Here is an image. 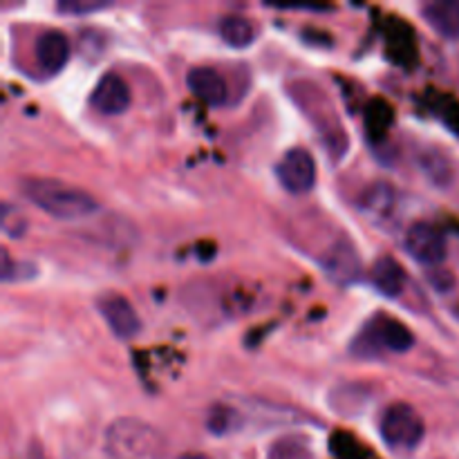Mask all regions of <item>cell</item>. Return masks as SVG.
I'll list each match as a JSON object with an SVG mask.
<instances>
[{
	"instance_id": "1",
	"label": "cell",
	"mask_w": 459,
	"mask_h": 459,
	"mask_svg": "<svg viewBox=\"0 0 459 459\" xmlns=\"http://www.w3.org/2000/svg\"><path fill=\"white\" fill-rule=\"evenodd\" d=\"M21 191L36 209L56 220H65V222L85 220L99 211V202L88 191L74 186V184L61 182V179H25Z\"/></svg>"
},
{
	"instance_id": "2",
	"label": "cell",
	"mask_w": 459,
	"mask_h": 459,
	"mask_svg": "<svg viewBox=\"0 0 459 459\" xmlns=\"http://www.w3.org/2000/svg\"><path fill=\"white\" fill-rule=\"evenodd\" d=\"M106 451L112 459H160L164 439L155 426L137 417H119L106 430Z\"/></svg>"
},
{
	"instance_id": "3",
	"label": "cell",
	"mask_w": 459,
	"mask_h": 459,
	"mask_svg": "<svg viewBox=\"0 0 459 459\" xmlns=\"http://www.w3.org/2000/svg\"><path fill=\"white\" fill-rule=\"evenodd\" d=\"M379 433L390 451L411 453L424 439L426 424L411 403H393L381 415Z\"/></svg>"
},
{
	"instance_id": "4",
	"label": "cell",
	"mask_w": 459,
	"mask_h": 459,
	"mask_svg": "<svg viewBox=\"0 0 459 459\" xmlns=\"http://www.w3.org/2000/svg\"><path fill=\"white\" fill-rule=\"evenodd\" d=\"M281 186L291 195H305L316 184V161L305 148H291L281 157L276 166Z\"/></svg>"
},
{
	"instance_id": "5",
	"label": "cell",
	"mask_w": 459,
	"mask_h": 459,
	"mask_svg": "<svg viewBox=\"0 0 459 459\" xmlns=\"http://www.w3.org/2000/svg\"><path fill=\"white\" fill-rule=\"evenodd\" d=\"M403 247L417 263L437 267L446 260V238L430 222H415L403 236Z\"/></svg>"
},
{
	"instance_id": "6",
	"label": "cell",
	"mask_w": 459,
	"mask_h": 459,
	"mask_svg": "<svg viewBox=\"0 0 459 459\" xmlns=\"http://www.w3.org/2000/svg\"><path fill=\"white\" fill-rule=\"evenodd\" d=\"M97 309L117 339L130 341L142 332L139 314L134 312V307L124 299V296L103 294L101 299L97 300Z\"/></svg>"
},
{
	"instance_id": "7",
	"label": "cell",
	"mask_w": 459,
	"mask_h": 459,
	"mask_svg": "<svg viewBox=\"0 0 459 459\" xmlns=\"http://www.w3.org/2000/svg\"><path fill=\"white\" fill-rule=\"evenodd\" d=\"M90 106L97 112L108 117L121 115V112L128 110L130 106V88L119 74L115 72H108L99 79V83L94 85L92 94H90Z\"/></svg>"
},
{
	"instance_id": "8",
	"label": "cell",
	"mask_w": 459,
	"mask_h": 459,
	"mask_svg": "<svg viewBox=\"0 0 459 459\" xmlns=\"http://www.w3.org/2000/svg\"><path fill=\"white\" fill-rule=\"evenodd\" d=\"M34 54L40 70L48 72V74H56L65 67L67 58H70V40L63 31L48 30L36 39Z\"/></svg>"
},
{
	"instance_id": "9",
	"label": "cell",
	"mask_w": 459,
	"mask_h": 459,
	"mask_svg": "<svg viewBox=\"0 0 459 459\" xmlns=\"http://www.w3.org/2000/svg\"><path fill=\"white\" fill-rule=\"evenodd\" d=\"M186 85L200 101L209 103V106H222L229 97L227 81L215 67H193L186 74Z\"/></svg>"
},
{
	"instance_id": "10",
	"label": "cell",
	"mask_w": 459,
	"mask_h": 459,
	"mask_svg": "<svg viewBox=\"0 0 459 459\" xmlns=\"http://www.w3.org/2000/svg\"><path fill=\"white\" fill-rule=\"evenodd\" d=\"M323 267H325L327 276L332 281L339 282V285H350V282L357 281L359 269H361V258H359L357 249L348 240H339L325 254Z\"/></svg>"
},
{
	"instance_id": "11",
	"label": "cell",
	"mask_w": 459,
	"mask_h": 459,
	"mask_svg": "<svg viewBox=\"0 0 459 459\" xmlns=\"http://www.w3.org/2000/svg\"><path fill=\"white\" fill-rule=\"evenodd\" d=\"M421 16L442 39H459V0H430L421 4Z\"/></svg>"
},
{
	"instance_id": "12",
	"label": "cell",
	"mask_w": 459,
	"mask_h": 459,
	"mask_svg": "<svg viewBox=\"0 0 459 459\" xmlns=\"http://www.w3.org/2000/svg\"><path fill=\"white\" fill-rule=\"evenodd\" d=\"M397 204V191L393 184L388 182H372L366 191L359 195V209L368 215V218L384 220L390 218Z\"/></svg>"
},
{
	"instance_id": "13",
	"label": "cell",
	"mask_w": 459,
	"mask_h": 459,
	"mask_svg": "<svg viewBox=\"0 0 459 459\" xmlns=\"http://www.w3.org/2000/svg\"><path fill=\"white\" fill-rule=\"evenodd\" d=\"M372 282H375V287L381 294L388 296V299H394V296H399L403 291L406 273H403L402 264L397 260L390 258V255H384L372 267Z\"/></svg>"
},
{
	"instance_id": "14",
	"label": "cell",
	"mask_w": 459,
	"mask_h": 459,
	"mask_svg": "<svg viewBox=\"0 0 459 459\" xmlns=\"http://www.w3.org/2000/svg\"><path fill=\"white\" fill-rule=\"evenodd\" d=\"M220 39L229 45V48H249L255 40V27L249 18L245 16H224L218 22Z\"/></svg>"
},
{
	"instance_id": "15",
	"label": "cell",
	"mask_w": 459,
	"mask_h": 459,
	"mask_svg": "<svg viewBox=\"0 0 459 459\" xmlns=\"http://www.w3.org/2000/svg\"><path fill=\"white\" fill-rule=\"evenodd\" d=\"M379 339L384 350H390V352H408V350L415 345V336L412 332L403 325L397 318H385L384 323H379Z\"/></svg>"
},
{
	"instance_id": "16",
	"label": "cell",
	"mask_w": 459,
	"mask_h": 459,
	"mask_svg": "<svg viewBox=\"0 0 459 459\" xmlns=\"http://www.w3.org/2000/svg\"><path fill=\"white\" fill-rule=\"evenodd\" d=\"M420 166L421 170H424L426 178H429L433 184H437V186H448V184H451L453 179L451 160H446V155H442V152L435 151V148H430V151H426L424 155L420 157Z\"/></svg>"
},
{
	"instance_id": "17",
	"label": "cell",
	"mask_w": 459,
	"mask_h": 459,
	"mask_svg": "<svg viewBox=\"0 0 459 459\" xmlns=\"http://www.w3.org/2000/svg\"><path fill=\"white\" fill-rule=\"evenodd\" d=\"M381 350H384V345H381L379 327H377V323H370V325H368L352 343V352L361 359H375Z\"/></svg>"
},
{
	"instance_id": "18",
	"label": "cell",
	"mask_w": 459,
	"mask_h": 459,
	"mask_svg": "<svg viewBox=\"0 0 459 459\" xmlns=\"http://www.w3.org/2000/svg\"><path fill=\"white\" fill-rule=\"evenodd\" d=\"M112 3H97V0H63V3L56 4L58 13H72V16H85V13L101 12V9H108Z\"/></svg>"
},
{
	"instance_id": "19",
	"label": "cell",
	"mask_w": 459,
	"mask_h": 459,
	"mask_svg": "<svg viewBox=\"0 0 459 459\" xmlns=\"http://www.w3.org/2000/svg\"><path fill=\"white\" fill-rule=\"evenodd\" d=\"M0 227L7 236L21 238L27 229V220L22 218V213L18 209H13L12 204L3 206V215H0Z\"/></svg>"
},
{
	"instance_id": "20",
	"label": "cell",
	"mask_w": 459,
	"mask_h": 459,
	"mask_svg": "<svg viewBox=\"0 0 459 459\" xmlns=\"http://www.w3.org/2000/svg\"><path fill=\"white\" fill-rule=\"evenodd\" d=\"M233 421H236V411L229 408H215L209 417V430L215 435H222L233 430Z\"/></svg>"
},
{
	"instance_id": "21",
	"label": "cell",
	"mask_w": 459,
	"mask_h": 459,
	"mask_svg": "<svg viewBox=\"0 0 459 459\" xmlns=\"http://www.w3.org/2000/svg\"><path fill=\"white\" fill-rule=\"evenodd\" d=\"M178 459H211V457H206L204 453H184V455H179Z\"/></svg>"
},
{
	"instance_id": "22",
	"label": "cell",
	"mask_w": 459,
	"mask_h": 459,
	"mask_svg": "<svg viewBox=\"0 0 459 459\" xmlns=\"http://www.w3.org/2000/svg\"><path fill=\"white\" fill-rule=\"evenodd\" d=\"M31 459H43V457H40V451H36V448H34V451H31Z\"/></svg>"
}]
</instances>
